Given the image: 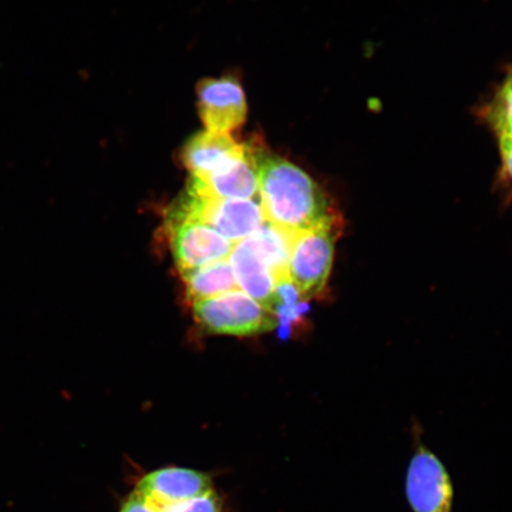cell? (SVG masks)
<instances>
[{
	"label": "cell",
	"instance_id": "1",
	"mask_svg": "<svg viewBox=\"0 0 512 512\" xmlns=\"http://www.w3.org/2000/svg\"><path fill=\"white\" fill-rule=\"evenodd\" d=\"M259 201L265 219L293 234L337 223L329 198L298 166L255 151Z\"/></svg>",
	"mask_w": 512,
	"mask_h": 512
},
{
	"label": "cell",
	"instance_id": "2",
	"mask_svg": "<svg viewBox=\"0 0 512 512\" xmlns=\"http://www.w3.org/2000/svg\"><path fill=\"white\" fill-rule=\"evenodd\" d=\"M192 316L203 330L214 335L247 337L277 328L273 312L241 290L191 304Z\"/></svg>",
	"mask_w": 512,
	"mask_h": 512
},
{
	"label": "cell",
	"instance_id": "3",
	"mask_svg": "<svg viewBox=\"0 0 512 512\" xmlns=\"http://www.w3.org/2000/svg\"><path fill=\"white\" fill-rule=\"evenodd\" d=\"M338 224L297 235L293 242L288 279L307 303L325 290L334 265Z\"/></svg>",
	"mask_w": 512,
	"mask_h": 512
},
{
	"label": "cell",
	"instance_id": "4",
	"mask_svg": "<svg viewBox=\"0 0 512 512\" xmlns=\"http://www.w3.org/2000/svg\"><path fill=\"white\" fill-rule=\"evenodd\" d=\"M171 211L207 224L234 245L248 239L266 220L258 200H220L189 191Z\"/></svg>",
	"mask_w": 512,
	"mask_h": 512
},
{
	"label": "cell",
	"instance_id": "5",
	"mask_svg": "<svg viewBox=\"0 0 512 512\" xmlns=\"http://www.w3.org/2000/svg\"><path fill=\"white\" fill-rule=\"evenodd\" d=\"M405 491L413 512H452L453 482L440 458L414 435V453L406 472Z\"/></svg>",
	"mask_w": 512,
	"mask_h": 512
},
{
	"label": "cell",
	"instance_id": "6",
	"mask_svg": "<svg viewBox=\"0 0 512 512\" xmlns=\"http://www.w3.org/2000/svg\"><path fill=\"white\" fill-rule=\"evenodd\" d=\"M165 229L172 256L181 274L227 260L235 246L207 224L171 210L166 217Z\"/></svg>",
	"mask_w": 512,
	"mask_h": 512
},
{
	"label": "cell",
	"instance_id": "7",
	"mask_svg": "<svg viewBox=\"0 0 512 512\" xmlns=\"http://www.w3.org/2000/svg\"><path fill=\"white\" fill-rule=\"evenodd\" d=\"M211 490H214L213 482L207 473L170 466L147 473L134 491L157 512L168 505L206 495Z\"/></svg>",
	"mask_w": 512,
	"mask_h": 512
},
{
	"label": "cell",
	"instance_id": "8",
	"mask_svg": "<svg viewBox=\"0 0 512 512\" xmlns=\"http://www.w3.org/2000/svg\"><path fill=\"white\" fill-rule=\"evenodd\" d=\"M198 110L207 131L229 133L245 123L246 96L232 78L208 79L198 85Z\"/></svg>",
	"mask_w": 512,
	"mask_h": 512
},
{
	"label": "cell",
	"instance_id": "9",
	"mask_svg": "<svg viewBox=\"0 0 512 512\" xmlns=\"http://www.w3.org/2000/svg\"><path fill=\"white\" fill-rule=\"evenodd\" d=\"M247 151V145L239 144L229 133L206 131L189 140L182 159L191 176L207 177L240 162Z\"/></svg>",
	"mask_w": 512,
	"mask_h": 512
},
{
	"label": "cell",
	"instance_id": "10",
	"mask_svg": "<svg viewBox=\"0 0 512 512\" xmlns=\"http://www.w3.org/2000/svg\"><path fill=\"white\" fill-rule=\"evenodd\" d=\"M191 194L220 200H258L259 181L255 151L248 149L240 162L219 174L207 177L191 176Z\"/></svg>",
	"mask_w": 512,
	"mask_h": 512
},
{
	"label": "cell",
	"instance_id": "11",
	"mask_svg": "<svg viewBox=\"0 0 512 512\" xmlns=\"http://www.w3.org/2000/svg\"><path fill=\"white\" fill-rule=\"evenodd\" d=\"M228 260L240 290L273 311L277 279L248 241L236 243Z\"/></svg>",
	"mask_w": 512,
	"mask_h": 512
},
{
	"label": "cell",
	"instance_id": "12",
	"mask_svg": "<svg viewBox=\"0 0 512 512\" xmlns=\"http://www.w3.org/2000/svg\"><path fill=\"white\" fill-rule=\"evenodd\" d=\"M296 238L297 234L288 232L277 224L265 220L259 229L246 240L270 267L278 283L279 280L288 278V262H290L293 242Z\"/></svg>",
	"mask_w": 512,
	"mask_h": 512
},
{
	"label": "cell",
	"instance_id": "13",
	"mask_svg": "<svg viewBox=\"0 0 512 512\" xmlns=\"http://www.w3.org/2000/svg\"><path fill=\"white\" fill-rule=\"evenodd\" d=\"M181 277L185 283V296L190 305L240 290L228 259L184 272Z\"/></svg>",
	"mask_w": 512,
	"mask_h": 512
},
{
	"label": "cell",
	"instance_id": "14",
	"mask_svg": "<svg viewBox=\"0 0 512 512\" xmlns=\"http://www.w3.org/2000/svg\"><path fill=\"white\" fill-rule=\"evenodd\" d=\"M491 120L498 137L512 139V76L504 83L491 111Z\"/></svg>",
	"mask_w": 512,
	"mask_h": 512
},
{
	"label": "cell",
	"instance_id": "15",
	"mask_svg": "<svg viewBox=\"0 0 512 512\" xmlns=\"http://www.w3.org/2000/svg\"><path fill=\"white\" fill-rule=\"evenodd\" d=\"M157 512H222V507L219 496L211 490L206 495L168 505Z\"/></svg>",
	"mask_w": 512,
	"mask_h": 512
},
{
	"label": "cell",
	"instance_id": "16",
	"mask_svg": "<svg viewBox=\"0 0 512 512\" xmlns=\"http://www.w3.org/2000/svg\"><path fill=\"white\" fill-rule=\"evenodd\" d=\"M119 512H156V510L147 503L142 495L134 491L125 499L123 504H121Z\"/></svg>",
	"mask_w": 512,
	"mask_h": 512
},
{
	"label": "cell",
	"instance_id": "17",
	"mask_svg": "<svg viewBox=\"0 0 512 512\" xmlns=\"http://www.w3.org/2000/svg\"><path fill=\"white\" fill-rule=\"evenodd\" d=\"M498 138L503 157V170L509 181L512 183V139L507 137Z\"/></svg>",
	"mask_w": 512,
	"mask_h": 512
}]
</instances>
